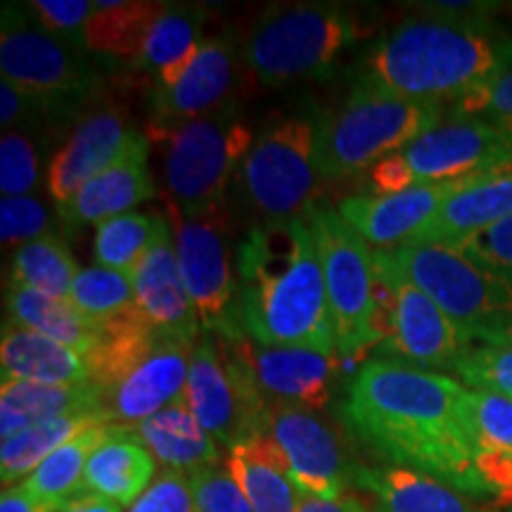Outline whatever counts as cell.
<instances>
[{
  "mask_svg": "<svg viewBox=\"0 0 512 512\" xmlns=\"http://www.w3.org/2000/svg\"><path fill=\"white\" fill-rule=\"evenodd\" d=\"M240 64H245V57L233 38H204L197 55L174 86L155 88L152 93V119L147 126L150 138L157 140L171 128L238 102Z\"/></svg>",
  "mask_w": 512,
  "mask_h": 512,
  "instance_id": "9a60e30c",
  "label": "cell"
},
{
  "mask_svg": "<svg viewBox=\"0 0 512 512\" xmlns=\"http://www.w3.org/2000/svg\"><path fill=\"white\" fill-rule=\"evenodd\" d=\"M479 178L425 183L392 192V195H349L337 204L342 219L375 249L406 245L418 238L437 214L458 192L470 188Z\"/></svg>",
  "mask_w": 512,
  "mask_h": 512,
  "instance_id": "d6986e66",
  "label": "cell"
},
{
  "mask_svg": "<svg viewBox=\"0 0 512 512\" xmlns=\"http://www.w3.org/2000/svg\"><path fill=\"white\" fill-rule=\"evenodd\" d=\"M446 247L458 249V252L470 256L472 261L501 273L503 278H508L512 283V219H505L484 230H477L470 238Z\"/></svg>",
  "mask_w": 512,
  "mask_h": 512,
  "instance_id": "f6af8a7d",
  "label": "cell"
},
{
  "mask_svg": "<svg viewBox=\"0 0 512 512\" xmlns=\"http://www.w3.org/2000/svg\"><path fill=\"white\" fill-rule=\"evenodd\" d=\"M57 223H62L60 216H55L48 209V204L34 195L3 197L0 200V240H3V247H22L27 242L57 238Z\"/></svg>",
  "mask_w": 512,
  "mask_h": 512,
  "instance_id": "ab89813d",
  "label": "cell"
},
{
  "mask_svg": "<svg viewBox=\"0 0 512 512\" xmlns=\"http://www.w3.org/2000/svg\"><path fill=\"white\" fill-rule=\"evenodd\" d=\"M316 114H285L261 126L235 176V195L256 223L302 219L323 178L316 162Z\"/></svg>",
  "mask_w": 512,
  "mask_h": 512,
  "instance_id": "ba28073f",
  "label": "cell"
},
{
  "mask_svg": "<svg viewBox=\"0 0 512 512\" xmlns=\"http://www.w3.org/2000/svg\"><path fill=\"white\" fill-rule=\"evenodd\" d=\"M358 38L354 12L337 3H280L249 31L242 57L256 81L278 88L328 76Z\"/></svg>",
  "mask_w": 512,
  "mask_h": 512,
  "instance_id": "8992f818",
  "label": "cell"
},
{
  "mask_svg": "<svg viewBox=\"0 0 512 512\" xmlns=\"http://www.w3.org/2000/svg\"><path fill=\"white\" fill-rule=\"evenodd\" d=\"M0 512H60L53 503L41 501L34 494H29L22 484L8 486L0 496Z\"/></svg>",
  "mask_w": 512,
  "mask_h": 512,
  "instance_id": "7dc6e473",
  "label": "cell"
},
{
  "mask_svg": "<svg viewBox=\"0 0 512 512\" xmlns=\"http://www.w3.org/2000/svg\"><path fill=\"white\" fill-rule=\"evenodd\" d=\"M354 484L375 498L377 512H498L494 501L408 467H358Z\"/></svg>",
  "mask_w": 512,
  "mask_h": 512,
  "instance_id": "603a6c76",
  "label": "cell"
},
{
  "mask_svg": "<svg viewBox=\"0 0 512 512\" xmlns=\"http://www.w3.org/2000/svg\"><path fill=\"white\" fill-rule=\"evenodd\" d=\"M128 512H197L188 475L164 470L152 479Z\"/></svg>",
  "mask_w": 512,
  "mask_h": 512,
  "instance_id": "bcb514c9",
  "label": "cell"
},
{
  "mask_svg": "<svg viewBox=\"0 0 512 512\" xmlns=\"http://www.w3.org/2000/svg\"><path fill=\"white\" fill-rule=\"evenodd\" d=\"M169 230L171 223L166 216L138 211L100 223L93 238L95 266L131 273Z\"/></svg>",
  "mask_w": 512,
  "mask_h": 512,
  "instance_id": "e575fe53",
  "label": "cell"
},
{
  "mask_svg": "<svg viewBox=\"0 0 512 512\" xmlns=\"http://www.w3.org/2000/svg\"><path fill=\"white\" fill-rule=\"evenodd\" d=\"M441 121L444 107L399 98L358 74L347 100L318 117V174L339 181L370 171Z\"/></svg>",
  "mask_w": 512,
  "mask_h": 512,
  "instance_id": "277c9868",
  "label": "cell"
},
{
  "mask_svg": "<svg viewBox=\"0 0 512 512\" xmlns=\"http://www.w3.org/2000/svg\"><path fill=\"white\" fill-rule=\"evenodd\" d=\"M226 467L247 494L254 512H299L302 494L292 482L283 451L268 432L254 434L230 448Z\"/></svg>",
  "mask_w": 512,
  "mask_h": 512,
  "instance_id": "484cf974",
  "label": "cell"
},
{
  "mask_svg": "<svg viewBox=\"0 0 512 512\" xmlns=\"http://www.w3.org/2000/svg\"><path fill=\"white\" fill-rule=\"evenodd\" d=\"M377 299L384 320V354L408 366L432 370L456 368L472 347L460 337L444 311L411 283L394 264L387 249H375Z\"/></svg>",
  "mask_w": 512,
  "mask_h": 512,
  "instance_id": "4fadbf2b",
  "label": "cell"
},
{
  "mask_svg": "<svg viewBox=\"0 0 512 512\" xmlns=\"http://www.w3.org/2000/svg\"><path fill=\"white\" fill-rule=\"evenodd\" d=\"M505 38L491 19L425 10L377 38L361 76L399 98L453 105L494 76Z\"/></svg>",
  "mask_w": 512,
  "mask_h": 512,
  "instance_id": "3957f363",
  "label": "cell"
},
{
  "mask_svg": "<svg viewBox=\"0 0 512 512\" xmlns=\"http://www.w3.org/2000/svg\"><path fill=\"white\" fill-rule=\"evenodd\" d=\"M81 268L60 238H43L17 247L10 264V285L27 287L48 297L69 299Z\"/></svg>",
  "mask_w": 512,
  "mask_h": 512,
  "instance_id": "d590c367",
  "label": "cell"
},
{
  "mask_svg": "<svg viewBox=\"0 0 512 512\" xmlns=\"http://www.w3.org/2000/svg\"><path fill=\"white\" fill-rule=\"evenodd\" d=\"M131 432L152 453V458L171 472L192 477L219 465L221 446L192 415L188 401L164 408Z\"/></svg>",
  "mask_w": 512,
  "mask_h": 512,
  "instance_id": "d4e9b609",
  "label": "cell"
},
{
  "mask_svg": "<svg viewBox=\"0 0 512 512\" xmlns=\"http://www.w3.org/2000/svg\"><path fill=\"white\" fill-rule=\"evenodd\" d=\"M164 8L155 0H98L86 27V50L133 64Z\"/></svg>",
  "mask_w": 512,
  "mask_h": 512,
  "instance_id": "1f68e13d",
  "label": "cell"
},
{
  "mask_svg": "<svg viewBox=\"0 0 512 512\" xmlns=\"http://www.w3.org/2000/svg\"><path fill=\"white\" fill-rule=\"evenodd\" d=\"M299 512H370V510L361 501H358L356 496L344 494L339 498H332V501H325V498L302 496V501H299Z\"/></svg>",
  "mask_w": 512,
  "mask_h": 512,
  "instance_id": "c3c4849f",
  "label": "cell"
},
{
  "mask_svg": "<svg viewBox=\"0 0 512 512\" xmlns=\"http://www.w3.org/2000/svg\"><path fill=\"white\" fill-rule=\"evenodd\" d=\"M228 344L268 406L280 403L306 411H323L330 406L339 373L337 354L302 347H266L247 337L228 339Z\"/></svg>",
  "mask_w": 512,
  "mask_h": 512,
  "instance_id": "e0dca14e",
  "label": "cell"
},
{
  "mask_svg": "<svg viewBox=\"0 0 512 512\" xmlns=\"http://www.w3.org/2000/svg\"><path fill=\"white\" fill-rule=\"evenodd\" d=\"M117 427L98 425L81 432L79 437L57 448L55 453L43 460L31 475L24 479L22 486L41 501L53 503L62 508L69 498L83 494V477H86L88 460L98 448L112 437Z\"/></svg>",
  "mask_w": 512,
  "mask_h": 512,
  "instance_id": "836d02e7",
  "label": "cell"
},
{
  "mask_svg": "<svg viewBox=\"0 0 512 512\" xmlns=\"http://www.w3.org/2000/svg\"><path fill=\"white\" fill-rule=\"evenodd\" d=\"M128 275L138 309L150 320L152 328L181 342H200L202 323L183 283L174 230H169Z\"/></svg>",
  "mask_w": 512,
  "mask_h": 512,
  "instance_id": "44dd1931",
  "label": "cell"
},
{
  "mask_svg": "<svg viewBox=\"0 0 512 512\" xmlns=\"http://www.w3.org/2000/svg\"><path fill=\"white\" fill-rule=\"evenodd\" d=\"M60 512H121V505L105 496L93 494V491H83V494L69 498Z\"/></svg>",
  "mask_w": 512,
  "mask_h": 512,
  "instance_id": "681fc988",
  "label": "cell"
},
{
  "mask_svg": "<svg viewBox=\"0 0 512 512\" xmlns=\"http://www.w3.org/2000/svg\"><path fill=\"white\" fill-rule=\"evenodd\" d=\"M195 344L162 335L136 368L119 382L102 389V413L119 430H133L140 422L185 401L190 361Z\"/></svg>",
  "mask_w": 512,
  "mask_h": 512,
  "instance_id": "ac0fdd59",
  "label": "cell"
},
{
  "mask_svg": "<svg viewBox=\"0 0 512 512\" xmlns=\"http://www.w3.org/2000/svg\"><path fill=\"white\" fill-rule=\"evenodd\" d=\"M155 458L131 430H114L88 460L83 489L110 498L119 505H133L152 484Z\"/></svg>",
  "mask_w": 512,
  "mask_h": 512,
  "instance_id": "f546056e",
  "label": "cell"
},
{
  "mask_svg": "<svg viewBox=\"0 0 512 512\" xmlns=\"http://www.w3.org/2000/svg\"><path fill=\"white\" fill-rule=\"evenodd\" d=\"M266 432L283 451L299 494L325 501L344 496L354 472L339 434L316 411L273 403Z\"/></svg>",
  "mask_w": 512,
  "mask_h": 512,
  "instance_id": "2e32d148",
  "label": "cell"
},
{
  "mask_svg": "<svg viewBox=\"0 0 512 512\" xmlns=\"http://www.w3.org/2000/svg\"><path fill=\"white\" fill-rule=\"evenodd\" d=\"M140 136L131 119L117 107H100L76 124L48 166V195L60 209L88 181L102 174Z\"/></svg>",
  "mask_w": 512,
  "mask_h": 512,
  "instance_id": "ffe728a7",
  "label": "cell"
},
{
  "mask_svg": "<svg viewBox=\"0 0 512 512\" xmlns=\"http://www.w3.org/2000/svg\"><path fill=\"white\" fill-rule=\"evenodd\" d=\"M197 512H254L242 486L228 467H207L190 477Z\"/></svg>",
  "mask_w": 512,
  "mask_h": 512,
  "instance_id": "7bdbcfd3",
  "label": "cell"
},
{
  "mask_svg": "<svg viewBox=\"0 0 512 512\" xmlns=\"http://www.w3.org/2000/svg\"><path fill=\"white\" fill-rule=\"evenodd\" d=\"M150 143L140 133L131 145L121 152V157L102 174L88 181L64 207L57 209L64 228L95 226L131 214L133 207L143 204L157 195L147 166Z\"/></svg>",
  "mask_w": 512,
  "mask_h": 512,
  "instance_id": "7402d4cb",
  "label": "cell"
},
{
  "mask_svg": "<svg viewBox=\"0 0 512 512\" xmlns=\"http://www.w3.org/2000/svg\"><path fill=\"white\" fill-rule=\"evenodd\" d=\"M27 5L50 34L86 50V27L95 12V3L91 0H31Z\"/></svg>",
  "mask_w": 512,
  "mask_h": 512,
  "instance_id": "ee69618b",
  "label": "cell"
},
{
  "mask_svg": "<svg viewBox=\"0 0 512 512\" xmlns=\"http://www.w3.org/2000/svg\"><path fill=\"white\" fill-rule=\"evenodd\" d=\"M202 22L200 5L166 3L131 67L155 76L157 88L174 86L202 46Z\"/></svg>",
  "mask_w": 512,
  "mask_h": 512,
  "instance_id": "f1b7e54d",
  "label": "cell"
},
{
  "mask_svg": "<svg viewBox=\"0 0 512 512\" xmlns=\"http://www.w3.org/2000/svg\"><path fill=\"white\" fill-rule=\"evenodd\" d=\"M185 401L216 444L228 451L240 441L266 432L271 406L230 349L228 339L211 332H202L192 351Z\"/></svg>",
  "mask_w": 512,
  "mask_h": 512,
  "instance_id": "5bb4252c",
  "label": "cell"
},
{
  "mask_svg": "<svg viewBox=\"0 0 512 512\" xmlns=\"http://www.w3.org/2000/svg\"><path fill=\"white\" fill-rule=\"evenodd\" d=\"M512 219V169L503 174L479 178L470 188L458 192L437 219L411 242L420 245H456L477 230Z\"/></svg>",
  "mask_w": 512,
  "mask_h": 512,
  "instance_id": "83f0119b",
  "label": "cell"
},
{
  "mask_svg": "<svg viewBox=\"0 0 512 512\" xmlns=\"http://www.w3.org/2000/svg\"><path fill=\"white\" fill-rule=\"evenodd\" d=\"M235 273L242 337L266 347L337 354L323 268L306 216L249 226L235 252Z\"/></svg>",
  "mask_w": 512,
  "mask_h": 512,
  "instance_id": "7a4b0ae2",
  "label": "cell"
},
{
  "mask_svg": "<svg viewBox=\"0 0 512 512\" xmlns=\"http://www.w3.org/2000/svg\"><path fill=\"white\" fill-rule=\"evenodd\" d=\"M76 413H102L100 389L86 384H34L3 382L0 387V437L41 425V422Z\"/></svg>",
  "mask_w": 512,
  "mask_h": 512,
  "instance_id": "4316f807",
  "label": "cell"
},
{
  "mask_svg": "<svg viewBox=\"0 0 512 512\" xmlns=\"http://www.w3.org/2000/svg\"><path fill=\"white\" fill-rule=\"evenodd\" d=\"M465 420L477 456H512V396L467 389Z\"/></svg>",
  "mask_w": 512,
  "mask_h": 512,
  "instance_id": "74e56055",
  "label": "cell"
},
{
  "mask_svg": "<svg viewBox=\"0 0 512 512\" xmlns=\"http://www.w3.org/2000/svg\"><path fill=\"white\" fill-rule=\"evenodd\" d=\"M304 216L318 247L337 354L351 358L380 347L384 320L373 247L342 219L337 207L316 202Z\"/></svg>",
  "mask_w": 512,
  "mask_h": 512,
  "instance_id": "9c48e42d",
  "label": "cell"
},
{
  "mask_svg": "<svg viewBox=\"0 0 512 512\" xmlns=\"http://www.w3.org/2000/svg\"><path fill=\"white\" fill-rule=\"evenodd\" d=\"M0 74L3 81L74 114L95 93L102 76L88 50L62 41L38 22L34 12L3 5L0 17Z\"/></svg>",
  "mask_w": 512,
  "mask_h": 512,
  "instance_id": "8fae6325",
  "label": "cell"
},
{
  "mask_svg": "<svg viewBox=\"0 0 512 512\" xmlns=\"http://www.w3.org/2000/svg\"><path fill=\"white\" fill-rule=\"evenodd\" d=\"M5 311H8L5 320L10 323L55 339L86 358H91L98 347L100 328L86 316H81L69 299L48 297V294L27 290V287L10 285L5 290Z\"/></svg>",
  "mask_w": 512,
  "mask_h": 512,
  "instance_id": "4dcf8cb0",
  "label": "cell"
},
{
  "mask_svg": "<svg viewBox=\"0 0 512 512\" xmlns=\"http://www.w3.org/2000/svg\"><path fill=\"white\" fill-rule=\"evenodd\" d=\"M166 219L174 230L178 266L183 283L200 316L202 332L223 339L242 337L235 320V297H238V273H235L233 219L228 204L183 216L166 209Z\"/></svg>",
  "mask_w": 512,
  "mask_h": 512,
  "instance_id": "7c38bea8",
  "label": "cell"
},
{
  "mask_svg": "<svg viewBox=\"0 0 512 512\" xmlns=\"http://www.w3.org/2000/svg\"><path fill=\"white\" fill-rule=\"evenodd\" d=\"M465 394V384L448 375L387 356L370 358L351 377L342 418L389 465L425 472L491 501L475 465Z\"/></svg>",
  "mask_w": 512,
  "mask_h": 512,
  "instance_id": "6da1fadb",
  "label": "cell"
},
{
  "mask_svg": "<svg viewBox=\"0 0 512 512\" xmlns=\"http://www.w3.org/2000/svg\"><path fill=\"white\" fill-rule=\"evenodd\" d=\"M0 368H3V382L64 384V387L91 382V363L86 356L34 330L19 328L10 320L3 323Z\"/></svg>",
  "mask_w": 512,
  "mask_h": 512,
  "instance_id": "cb8c5ba5",
  "label": "cell"
},
{
  "mask_svg": "<svg viewBox=\"0 0 512 512\" xmlns=\"http://www.w3.org/2000/svg\"><path fill=\"white\" fill-rule=\"evenodd\" d=\"M453 370L467 387L512 396V347L470 349Z\"/></svg>",
  "mask_w": 512,
  "mask_h": 512,
  "instance_id": "b9f144b4",
  "label": "cell"
},
{
  "mask_svg": "<svg viewBox=\"0 0 512 512\" xmlns=\"http://www.w3.org/2000/svg\"><path fill=\"white\" fill-rule=\"evenodd\" d=\"M41 159L27 131H3L0 138V192L3 197L31 195L38 188Z\"/></svg>",
  "mask_w": 512,
  "mask_h": 512,
  "instance_id": "60d3db41",
  "label": "cell"
},
{
  "mask_svg": "<svg viewBox=\"0 0 512 512\" xmlns=\"http://www.w3.org/2000/svg\"><path fill=\"white\" fill-rule=\"evenodd\" d=\"M254 138L240 100L159 136L164 209L195 216L228 204V190Z\"/></svg>",
  "mask_w": 512,
  "mask_h": 512,
  "instance_id": "52a82bcc",
  "label": "cell"
},
{
  "mask_svg": "<svg viewBox=\"0 0 512 512\" xmlns=\"http://www.w3.org/2000/svg\"><path fill=\"white\" fill-rule=\"evenodd\" d=\"M98 425H112V422L107 420L105 413L62 415V418L41 422V425L29 427V430L15 434V437L3 439V446H0L3 489L15 486L19 479L24 482L50 453H55L67 441Z\"/></svg>",
  "mask_w": 512,
  "mask_h": 512,
  "instance_id": "d6a6232c",
  "label": "cell"
},
{
  "mask_svg": "<svg viewBox=\"0 0 512 512\" xmlns=\"http://www.w3.org/2000/svg\"><path fill=\"white\" fill-rule=\"evenodd\" d=\"M512 169V133L477 119L448 117L370 169L373 195Z\"/></svg>",
  "mask_w": 512,
  "mask_h": 512,
  "instance_id": "30bf717a",
  "label": "cell"
},
{
  "mask_svg": "<svg viewBox=\"0 0 512 512\" xmlns=\"http://www.w3.org/2000/svg\"><path fill=\"white\" fill-rule=\"evenodd\" d=\"M69 302L98 328L138 309L131 275L105 266L81 268L74 280L72 294H69Z\"/></svg>",
  "mask_w": 512,
  "mask_h": 512,
  "instance_id": "8d00e7d4",
  "label": "cell"
},
{
  "mask_svg": "<svg viewBox=\"0 0 512 512\" xmlns=\"http://www.w3.org/2000/svg\"><path fill=\"white\" fill-rule=\"evenodd\" d=\"M387 254L420 287L460 337L477 347H512V283L446 245L387 247Z\"/></svg>",
  "mask_w": 512,
  "mask_h": 512,
  "instance_id": "5b68a950",
  "label": "cell"
},
{
  "mask_svg": "<svg viewBox=\"0 0 512 512\" xmlns=\"http://www.w3.org/2000/svg\"><path fill=\"white\" fill-rule=\"evenodd\" d=\"M448 117L477 119L512 133V36L505 38L494 76L465 98L453 102Z\"/></svg>",
  "mask_w": 512,
  "mask_h": 512,
  "instance_id": "f35d334b",
  "label": "cell"
}]
</instances>
